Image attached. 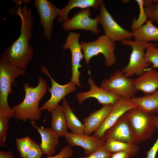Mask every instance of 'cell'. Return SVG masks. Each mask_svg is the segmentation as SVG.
Segmentation results:
<instances>
[{
    "label": "cell",
    "mask_w": 158,
    "mask_h": 158,
    "mask_svg": "<svg viewBox=\"0 0 158 158\" xmlns=\"http://www.w3.org/2000/svg\"><path fill=\"white\" fill-rule=\"evenodd\" d=\"M31 1L25 0L22 7L21 5L24 2L23 0L14 1L16 5L9 11L12 15H18L21 19L20 34L17 39L8 47L0 56L1 59L24 70H26L32 60L34 53L33 49L30 43L32 36L34 18L31 9L27 8L28 4Z\"/></svg>",
    "instance_id": "obj_1"
},
{
    "label": "cell",
    "mask_w": 158,
    "mask_h": 158,
    "mask_svg": "<svg viewBox=\"0 0 158 158\" xmlns=\"http://www.w3.org/2000/svg\"><path fill=\"white\" fill-rule=\"evenodd\" d=\"M38 79V84L35 87L30 85L28 83L23 84L24 99L19 104L13 106L12 108L14 117L17 120L35 122L40 119L41 113L39 103L46 95L48 88L45 79L39 75Z\"/></svg>",
    "instance_id": "obj_2"
},
{
    "label": "cell",
    "mask_w": 158,
    "mask_h": 158,
    "mask_svg": "<svg viewBox=\"0 0 158 158\" xmlns=\"http://www.w3.org/2000/svg\"><path fill=\"white\" fill-rule=\"evenodd\" d=\"M26 70H22L12 63L0 59V116L14 117L13 109L9 106L8 98L10 93L13 94L11 85L16 78L23 76Z\"/></svg>",
    "instance_id": "obj_3"
},
{
    "label": "cell",
    "mask_w": 158,
    "mask_h": 158,
    "mask_svg": "<svg viewBox=\"0 0 158 158\" xmlns=\"http://www.w3.org/2000/svg\"><path fill=\"white\" fill-rule=\"evenodd\" d=\"M126 114L132 133L138 144L151 138L157 128L155 115L138 107L128 111Z\"/></svg>",
    "instance_id": "obj_4"
},
{
    "label": "cell",
    "mask_w": 158,
    "mask_h": 158,
    "mask_svg": "<svg viewBox=\"0 0 158 158\" xmlns=\"http://www.w3.org/2000/svg\"><path fill=\"white\" fill-rule=\"evenodd\" d=\"M82 52L87 65L93 57L102 54L105 59V63L108 67L116 63V59L114 54L116 42L111 40L105 35L99 36L95 41L90 42H81Z\"/></svg>",
    "instance_id": "obj_5"
},
{
    "label": "cell",
    "mask_w": 158,
    "mask_h": 158,
    "mask_svg": "<svg viewBox=\"0 0 158 158\" xmlns=\"http://www.w3.org/2000/svg\"><path fill=\"white\" fill-rule=\"evenodd\" d=\"M122 44L129 46L132 48L128 64L121 70L126 76L130 78L134 75H139L151 64L147 62L145 50L149 46H158V44L144 42L125 40L121 42Z\"/></svg>",
    "instance_id": "obj_6"
},
{
    "label": "cell",
    "mask_w": 158,
    "mask_h": 158,
    "mask_svg": "<svg viewBox=\"0 0 158 158\" xmlns=\"http://www.w3.org/2000/svg\"><path fill=\"white\" fill-rule=\"evenodd\" d=\"M133 80L125 76L121 70H118L103 80L100 87L122 97L131 99L138 91L133 85Z\"/></svg>",
    "instance_id": "obj_7"
},
{
    "label": "cell",
    "mask_w": 158,
    "mask_h": 158,
    "mask_svg": "<svg viewBox=\"0 0 158 158\" xmlns=\"http://www.w3.org/2000/svg\"><path fill=\"white\" fill-rule=\"evenodd\" d=\"M41 70L49 78L51 83V87L47 88V90L51 94L50 99L40 108V110L41 111L47 110L48 113L51 112L66 95L76 91V86L71 80L66 84L60 85L52 78L45 66H42Z\"/></svg>",
    "instance_id": "obj_8"
},
{
    "label": "cell",
    "mask_w": 158,
    "mask_h": 158,
    "mask_svg": "<svg viewBox=\"0 0 158 158\" xmlns=\"http://www.w3.org/2000/svg\"><path fill=\"white\" fill-rule=\"evenodd\" d=\"M99 24L102 25L105 35L114 42L130 40L132 32L123 28L114 19L104 3L99 8Z\"/></svg>",
    "instance_id": "obj_9"
},
{
    "label": "cell",
    "mask_w": 158,
    "mask_h": 158,
    "mask_svg": "<svg viewBox=\"0 0 158 158\" xmlns=\"http://www.w3.org/2000/svg\"><path fill=\"white\" fill-rule=\"evenodd\" d=\"M33 5L39 15L40 23L43 29V36L50 40L54 21L58 17L61 9L47 0H35Z\"/></svg>",
    "instance_id": "obj_10"
},
{
    "label": "cell",
    "mask_w": 158,
    "mask_h": 158,
    "mask_svg": "<svg viewBox=\"0 0 158 158\" xmlns=\"http://www.w3.org/2000/svg\"><path fill=\"white\" fill-rule=\"evenodd\" d=\"M80 36L79 33L70 32L63 46V51L68 49L71 51L72 77L71 81L78 87L81 86L79 81L81 73L79 69L82 67L80 62L84 57L79 41Z\"/></svg>",
    "instance_id": "obj_11"
},
{
    "label": "cell",
    "mask_w": 158,
    "mask_h": 158,
    "mask_svg": "<svg viewBox=\"0 0 158 158\" xmlns=\"http://www.w3.org/2000/svg\"><path fill=\"white\" fill-rule=\"evenodd\" d=\"M91 9L87 8L82 9L75 14L62 24L63 28L69 31L74 30H84L91 31L98 35L100 32L98 28L99 24V15L92 19Z\"/></svg>",
    "instance_id": "obj_12"
},
{
    "label": "cell",
    "mask_w": 158,
    "mask_h": 158,
    "mask_svg": "<svg viewBox=\"0 0 158 158\" xmlns=\"http://www.w3.org/2000/svg\"><path fill=\"white\" fill-rule=\"evenodd\" d=\"M138 107L130 99L121 97L113 105L112 109L102 124L93 135L102 139L105 132L122 116L130 110Z\"/></svg>",
    "instance_id": "obj_13"
},
{
    "label": "cell",
    "mask_w": 158,
    "mask_h": 158,
    "mask_svg": "<svg viewBox=\"0 0 158 158\" xmlns=\"http://www.w3.org/2000/svg\"><path fill=\"white\" fill-rule=\"evenodd\" d=\"M88 83L90 85V89L85 92H80L76 95V98L80 104H82L87 98H94L97 100L99 104L103 106L108 104L113 105L122 97L98 87L91 76L88 78Z\"/></svg>",
    "instance_id": "obj_14"
},
{
    "label": "cell",
    "mask_w": 158,
    "mask_h": 158,
    "mask_svg": "<svg viewBox=\"0 0 158 158\" xmlns=\"http://www.w3.org/2000/svg\"><path fill=\"white\" fill-rule=\"evenodd\" d=\"M105 142L108 139L133 143H138L132 133L126 113L105 132L102 138Z\"/></svg>",
    "instance_id": "obj_15"
},
{
    "label": "cell",
    "mask_w": 158,
    "mask_h": 158,
    "mask_svg": "<svg viewBox=\"0 0 158 158\" xmlns=\"http://www.w3.org/2000/svg\"><path fill=\"white\" fill-rule=\"evenodd\" d=\"M68 144L71 147L79 146L84 149L87 155L93 153L105 143L102 139L93 135L74 134L68 132L64 136Z\"/></svg>",
    "instance_id": "obj_16"
},
{
    "label": "cell",
    "mask_w": 158,
    "mask_h": 158,
    "mask_svg": "<svg viewBox=\"0 0 158 158\" xmlns=\"http://www.w3.org/2000/svg\"><path fill=\"white\" fill-rule=\"evenodd\" d=\"M133 85L138 91H142L145 95L154 92L158 89V71L153 69L147 68L134 79Z\"/></svg>",
    "instance_id": "obj_17"
},
{
    "label": "cell",
    "mask_w": 158,
    "mask_h": 158,
    "mask_svg": "<svg viewBox=\"0 0 158 158\" xmlns=\"http://www.w3.org/2000/svg\"><path fill=\"white\" fill-rule=\"evenodd\" d=\"M30 124L35 128L40 134L41 142L39 145L43 154L51 156L56 152L59 144V136L51 128H40L34 121H30Z\"/></svg>",
    "instance_id": "obj_18"
},
{
    "label": "cell",
    "mask_w": 158,
    "mask_h": 158,
    "mask_svg": "<svg viewBox=\"0 0 158 158\" xmlns=\"http://www.w3.org/2000/svg\"><path fill=\"white\" fill-rule=\"evenodd\" d=\"M113 105L108 104L103 106L99 109L90 114L83 119L85 128L84 134L90 135L95 132L101 125L111 111Z\"/></svg>",
    "instance_id": "obj_19"
},
{
    "label": "cell",
    "mask_w": 158,
    "mask_h": 158,
    "mask_svg": "<svg viewBox=\"0 0 158 158\" xmlns=\"http://www.w3.org/2000/svg\"><path fill=\"white\" fill-rule=\"evenodd\" d=\"M104 3L103 0H70L67 5L61 9L57 17L58 23H63L69 18L68 14L73 8L78 7L83 9L87 8L97 9Z\"/></svg>",
    "instance_id": "obj_20"
},
{
    "label": "cell",
    "mask_w": 158,
    "mask_h": 158,
    "mask_svg": "<svg viewBox=\"0 0 158 158\" xmlns=\"http://www.w3.org/2000/svg\"><path fill=\"white\" fill-rule=\"evenodd\" d=\"M132 37L136 41L158 42V28L154 26L152 22L150 20H147L140 28L132 31Z\"/></svg>",
    "instance_id": "obj_21"
},
{
    "label": "cell",
    "mask_w": 158,
    "mask_h": 158,
    "mask_svg": "<svg viewBox=\"0 0 158 158\" xmlns=\"http://www.w3.org/2000/svg\"><path fill=\"white\" fill-rule=\"evenodd\" d=\"M51 113V128L59 137L64 136L68 132L62 105L59 104Z\"/></svg>",
    "instance_id": "obj_22"
},
{
    "label": "cell",
    "mask_w": 158,
    "mask_h": 158,
    "mask_svg": "<svg viewBox=\"0 0 158 158\" xmlns=\"http://www.w3.org/2000/svg\"><path fill=\"white\" fill-rule=\"evenodd\" d=\"M104 148L108 152L113 154L120 152L129 153L131 158L134 157L138 153L139 148L138 145L133 143L108 139L105 142Z\"/></svg>",
    "instance_id": "obj_23"
},
{
    "label": "cell",
    "mask_w": 158,
    "mask_h": 158,
    "mask_svg": "<svg viewBox=\"0 0 158 158\" xmlns=\"http://www.w3.org/2000/svg\"><path fill=\"white\" fill-rule=\"evenodd\" d=\"M62 105L66 120L67 128L72 133L84 134V124L75 115L65 98L62 99Z\"/></svg>",
    "instance_id": "obj_24"
},
{
    "label": "cell",
    "mask_w": 158,
    "mask_h": 158,
    "mask_svg": "<svg viewBox=\"0 0 158 158\" xmlns=\"http://www.w3.org/2000/svg\"><path fill=\"white\" fill-rule=\"evenodd\" d=\"M130 100L143 111L153 114L158 113V90L154 92L142 97H134Z\"/></svg>",
    "instance_id": "obj_25"
},
{
    "label": "cell",
    "mask_w": 158,
    "mask_h": 158,
    "mask_svg": "<svg viewBox=\"0 0 158 158\" xmlns=\"http://www.w3.org/2000/svg\"><path fill=\"white\" fill-rule=\"evenodd\" d=\"M139 7V14L137 19L134 18L133 20L131 25V28L132 31L140 28L145 22H146L148 19L145 11L143 0H136Z\"/></svg>",
    "instance_id": "obj_26"
},
{
    "label": "cell",
    "mask_w": 158,
    "mask_h": 158,
    "mask_svg": "<svg viewBox=\"0 0 158 158\" xmlns=\"http://www.w3.org/2000/svg\"><path fill=\"white\" fill-rule=\"evenodd\" d=\"M32 140L28 136L16 138L17 149L22 158H25L28 155L31 147Z\"/></svg>",
    "instance_id": "obj_27"
},
{
    "label": "cell",
    "mask_w": 158,
    "mask_h": 158,
    "mask_svg": "<svg viewBox=\"0 0 158 158\" xmlns=\"http://www.w3.org/2000/svg\"><path fill=\"white\" fill-rule=\"evenodd\" d=\"M155 46H149L147 47L145 52V57L147 62L153 66L148 68V69H153L158 68V49Z\"/></svg>",
    "instance_id": "obj_28"
},
{
    "label": "cell",
    "mask_w": 158,
    "mask_h": 158,
    "mask_svg": "<svg viewBox=\"0 0 158 158\" xmlns=\"http://www.w3.org/2000/svg\"><path fill=\"white\" fill-rule=\"evenodd\" d=\"M11 117L8 116H0V147L6 146L5 142L8 129V121Z\"/></svg>",
    "instance_id": "obj_29"
},
{
    "label": "cell",
    "mask_w": 158,
    "mask_h": 158,
    "mask_svg": "<svg viewBox=\"0 0 158 158\" xmlns=\"http://www.w3.org/2000/svg\"><path fill=\"white\" fill-rule=\"evenodd\" d=\"M145 11L149 20L158 23V3H154L145 7Z\"/></svg>",
    "instance_id": "obj_30"
},
{
    "label": "cell",
    "mask_w": 158,
    "mask_h": 158,
    "mask_svg": "<svg viewBox=\"0 0 158 158\" xmlns=\"http://www.w3.org/2000/svg\"><path fill=\"white\" fill-rule=\"evenodd\" d=\"M43 153L39 145L32 140L31 147L25 158H41Z\"/></svg>",
    "instance_id": "obj_31"
},
{
    "label": "cell",
    "mask_w": 158,
    "mask_h": 158,
    "mask_svg": "<svg viewBox=\"0 0 158 158\" xmlns=\"http://www.w3.org/2000/svg\"><path fill=\"white\" fill-rule=\"evenodd\" d=\"M73 150L71 147L66 145L64 146L59 153L56 155L41 158H70L73 156Z\"/></svg>",
    "instance_id": "obj_32"
},
{
    "label": "cell",
    "mask_w": 158,
    "mask_h": 158,
    "mask_svg": "<svg viewBox=\"0 0 158 158\" xmlns=\"http://www.w3.org/2000/svg\"><path fill=\"white\" fill-rule=\"evenodd\" d=\"M155 124L157 131L156 140L152 147L146 152V158H156L158 152V116L155 115Z\"/></svg>",
    "instance_id": "obj_33"
},
{
    "label": "cell",
    "mask_w": 158,
    "mask_h": 158,
    "mask_svg": "<svg viewBox=\"0 0 158 158\" xmlns=\"http://www.w3.org/2000/svg\"><path fill=\"white\" fill-rule=\"evenodd\" d=\"M112 154L107 152L103 146L87 156L80 158H109Z\"/></svg>",
    "instance_id": "obj_34"
},
{
    "label": "cell",
    "mask_w": 158,
    "mask_h": 158,
    "mask_svg": "<svg viewBox=\"0 0 158 158\" xmlns=\"http://www.w3.org/2000/svg\"><path fill=\"white\" fill-rule=\"evenodd\" d=\"M109 158H131V157L128 152L120 151L112 154Z\"/></svg>",
    "instance_id": "obj_35"
},
{
    "label": "cell",
    "mask_w": 158,
    "mask_h": 158,
    "mask_svg": "<svg viewBox=\"0 0 158 158\" xmlns=\"http://www.w3.org/2000/svg\"><path fill=\"white\" fill-rule=\"evenodd\" d=\"M0 158H14L11 150L0 151Z\"/></svg>",
    "instance_id": "obj_36"
},
{
    "label": "cell",
    "mask_w": 158,
    "mask_h": 158,
    "mask_svg": "<svg viewBox=\"0 0 158 158\" xmlns=\"http://www.w3.org/2000/svg\"><path fill=\"white\" fill-rule=\"evenodd\" d=\"M129 0H123L122 2L123 3H126L129 1Z\"/></svg>",
    "instance_id": "obj_37"
}]
</instances>
